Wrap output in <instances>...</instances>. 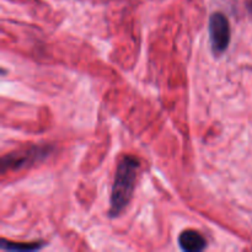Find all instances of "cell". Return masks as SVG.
<instances>
[{
    "label": "cell",
    "instance_id": "6da1fadb",
    "mask_svg": "<svg viewBox=\"0 0 252 252\" xmlns=\"http://www.w3.org/2000/svg\"><path fill=\"white\" fill-rule=\"evenodd\" d=\"M139 167V160L133 155H125L118 161L110 196V218H118L132 201Z\"/></svg>",
    "mask_w": 252,
    "mask_h": 252
},
{
    "label": "cell",
    "instance_id": "7a4b0ae2",
    "mask_svg": "<svg viewBox=\"0 0 252 252\" xmlns=\"http://www.w3.org/2000/svg\"><path fill=\"white\" fill-rule=\"evenodd\" d=\"M49 145H31L25 149L9 153L1 158V174L6 171H19L27 169L37 162L43 161L51 155Z\"/></svg>",
    "mask_w": 252,
    "mask_h": 252
},
{
    "label": "cell",
    "instance_id": "3957f363",
    "mask_svg": "<svg viewBox=\"0 0 252 252\" xmlns=\"http://www.w3.org/2000/svg\"><path fill=\"white\" fill-rule=\"evenodd\" d=\"M208 33L212 52L216 57H220L229 48L231 41L230 22L225 14L216 11L209 16Z\"/></svg>",
    "mask_w": 252,
    "mask_h": 252
},
{
    "label": "cell",
    "instance_id": "277c9868",
    "mask_svg": "<svg viewBox=\"0 0 252 252\" xmlns=\"http://www.w3.org/2000/svg\"><path fill=\"white\" fill-rule=\"evenodd\" d=\"M177 240L181 250L186 252H201L207 248L206 238L201 233L192 229L182 231Z\"/></svg>",
    "mask_w": 252,
    "mask_h": 252
},
{
    "label": "cell",
    "instance_id": "5b68a950",
    "mask_svg": "<svg viewBox=\"0 0 252 252\" xmlns=\"http://www.w3.org/2000/svg\"><path fill=\"white\" fill-rule=\"evenodd\" d=\"M46 246L44 241H33V243H14V241L0 240V249L10 252H33L38 251Z\"/></svg>",
    "mask_w": 252,
    "mask_h": 252
},
{
    "label": "cell",
    "instance_id": "8992f818",
    "mask_svg": "<svg viewBox=\"0 0 252 252\" xmlns=\"http://www.w3.org/2000/svg\"><path fill=\"white\" fill-rule=\"evenodd\" d=\"M246 9H248L249 14H250L252 17V0H248V1H246Z\"/></svg>",
    "mask_w": 252,
    "mask_h": 252
}]
</instances>
